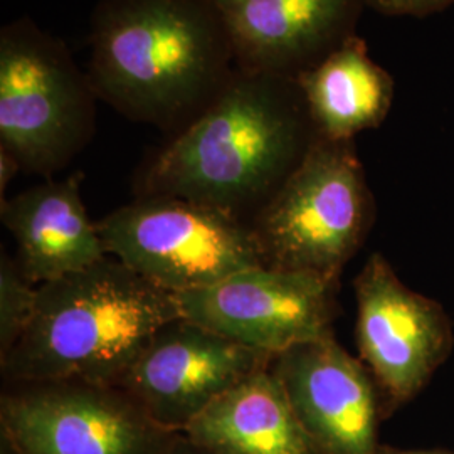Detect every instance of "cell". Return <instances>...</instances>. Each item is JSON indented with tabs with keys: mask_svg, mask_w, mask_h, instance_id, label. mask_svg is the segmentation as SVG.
Masks as SVG:
<instances>
[{
	"mask_svg": "<svg viewBox=\"0 0 454 454\" xmlns=\"http://www.w3.org/2000/svg\"><path fill=\"white\" fill-rule=\"evenodd\" d=\"M315 137L296 78L238 67L211 105L144 165L138 195L182 197L251 223Z\"/></svg>",
	"mask_w": 454,
	"mask_h": 454,
	"instance_id": "obj_1",
	"label": "cell"
},
{
	"mask_svg": "<svg viewBox=\"0 0 454 454\" xmlns=\"http://www.w3.org/2000/svg\"><path fill=\"white\" fill-rule=\"evenodd\" d=\"M90 44L98 99L165 130L191 123L238 71L211 0H99Z\"/></svg>",
	"mask_w": 454,
	"mask_h": 454,
	"instance_id": "obj_2",
	"label": "cell"
},
{
	"mask_svg": "<svg viewBox=\"0 0 454 454\" xmlns=\"http://www.w3.org/2000/svg\"><path fill=\"white\" fill-rule=\"evenodd\" d=\"M180 318L176 294L108 256L39 286L33 318L0 358L11 384L78 380L116 386L148 341Z\"/></svg>",
	"mask_w": 454,
	"mask_h": 454,
	"instance_id": "obj_3",
	"label": "cell"
},
{
	"mask_svg": "<svg viewBox=\"0 0 454 454\" xmlns=\"http://www.w3.org/2000/svg\"><path fill=\"white\" fill-rule=\"evenodd\" d=\"M372 217V192L354 140L317 135L249 224L262 266L339 283Z\"/></svg>",
	"mask_w": 454,
	"mask_h": 454,
	"instance_id": "obj_4",
	"label": "cell"
},
{
	"mask_svg": "<svg viewBox=\"0 0 454 454\" xmlns=\"http://www.w3.org/2000/svg\"><path fill=\"white\" fill-rule=\"evenodd\" d=\"M98 97L65 43L31 19L0 31V148L20 170L51 177L95 133Z\"/></svg>",
	"mask_w": 454,
	"mask_h": 454,
	"instance_id": "obj_5",
	"label": "cell"
},
{
	"mask_svg": "<svg viewBox=\"0 0 454 454\" xmlns=\"http://www.w3.org/2000/svg\"><path fill=\"white\" fill-rule=\"evenodd\" d=\"M97 227L108 256L172 294L262 266L247 221L182 197L138 195Z\"/></svg>",
	"mask_w": 454,
	"mask_h": 454,
	"instance_id": "obj_6",
	"label": "cell"
},
{
	"mask_svg": "<svg viewBox=\"0 0 454 454\" xmlns=\"http://www.w3.org/2000/svg\"><path fill=\"white\" fill-rule=\"evenodd\" d=\"M174 434L114 386L11 384L0 399V438L16 454H157Z\"/></svg>",
	"mask_w": 454,
	"mask_h": 454,
	"instance_id": "obj_7",
	"label": "cell"
},
{
	"mask_svg": "<svg viewBox=\"0 0 454 454\" xmlns=\"http://www.w3.org/2000/svg\"><path fill=\"white\" fill-rule=\"evenodd\" d=\"M339 283L258 266L176 294L180 317L268 356L333 335Z\"/></svg>",
	"mask_w": 454,
	"mask_h": 454,
	"instance_id": "obj_8",
	"label": "cell"
},
{
	"mask_svg": "<svg viewBox=\"0 0 454 454\" xmlns=\"http://www.w3.org/2000/svg\"><path fill=\"white\" fill-rule=\"evenodd\" d=\"M357 345L389 407L411 401L453 348V326L436 301L409 290L373 253L356 278Z\"/></svg>",
	"mask_w": 454,
	"mask_h": 454,
	"instance_id": "obj_9",
	"label": "cell"
},
{
	"mask_svg": "<svg viewBox=\"0 0 454 454\" xmlns=\"http://www.w3.org/2000/svg\"><path fill=\"white\" fill-rule=\"evenodd\" d=\"M273 358L180 317L163 325L114 387L163 429L184 433L223 394Z\"/></svg>",
	"mask_w": 454,
	"mask_h": 454,
	"instance_id": "obj_10",
	"label": "cell"
},
{
	"mask_svg": "<svg viewBox=\"0 0 454 454\" xmlns=\"http://www.w3.org/2000/svg\"><path fill=\"white\" fill-rule=\"evenodd\" d=\"M271 369L317 454H380V392L333 335L276 356Z\"/></svg>",
	"mask_w": 454,
	"mask_h": 454,
	"instance_id": "obj_11",
	"label": "cell"
},
{
	"mask_svg": "<svg viewBox=\"0 0 454 454\" xmlns=\"http://www.w3.org/2000/svg\"><path fill=\"white\" fill-rule=\"evenodd\" d=\"M241 69L298 78L354 35L362 0H211Z\"/></svg>",
	"mask_w": 454,
	"mask_h": 454,
	"instance_id": "obj_12",
	"label": "cell"
},
{
	"mask_svg": "<svg viewBox=\"0 0 454 454\" xmlns=\"http://www.w3.org/2000/svg\"><path fill=\"white\" fill-rule=\"evenodd\" d=\"M82 172L48 180L0 202L17 243V262L34 285L65 278L108 258L82 197Z\"/></svg>",
	"mask_w": 454,
	"mask_h": 454,
	"instance_id": "obj_13",
	"label": "cell"
},
{
	"mask_svg": "<svg viewBox=\"0 0 454 454\" xmlns=\"http://www.w3.org/2000/svg\"><path fill=\"white\" fill-rule=\"evenodd\" d=\"M184 434L211 454H317L271 364L223 394Z\"/></svg>",
	"mask_w": 454,
	"mask_h": 454,
	"instance_id": "obj_14",
	"label": "cell"
},
{
	"mask_svg": "<svg viewBox=\"0 0 454 454\" xmlns=\"http://www.w3.org/2000/svg\"><path fill=\"white\" fill-rule=\"evenodd\" d=\"M315 133L328 140H354L377 129L394 101V80L369 56L356 34L298 78Z\"/></svg>",
	"mask_w": 454,
	"mask_h": 454,
	"instance_id": "obj_15",
	"label": "cell"
},
{
	"mask_svg": "<svg viewBox=\"0 0 454 454\" xmlns=\"http://www.w3.org/2000/svg\"><path fill=\"white\" fill-rule=\"evenodd\" d=\"M39 286L24 275L16 258H0V358L16 345L33 318Z\"/></svg>",
	"mask_w": 454,
	"mask_h": 454,
	"instance_id": "obj_16",
	"label": "cell"
},
{
	"mask_svg": "<svg viewBox=\"0 0 454 454\" xmlns=\"http://www.w3.org/2000/svg\"><path fill=\"white\" fill-rule=\"evenodd\" d=\"M365 7L384 16H429L439 12L454 0H362Z\"/></svg>",
	"mask_w": 454,
	"mask_h": 454,
	"instance_id": "obj_17",
	"label": "cell"
},
{
	"mask_svg": "<svg viewBox=\"0 0 454 454\" xmlns=\"http://www.w3.org/2000/svg\"><path fill=\"white\" fill-rule=\"evenodd\" d=\"M157 454H211L204 448L197 446L194 441L187 438L184 433H176L167 441V444Z\"/></svg>",
	"mask_w": 454,
	"mask_h": 454,
	"instance_id": "obj_18",
	"label": "cell"
},
{
	"mask_svg": "<svg viewBox=\"0 0 454 454\" xmlns=\"http://www.w3.org/2000/svg\"><path fill=\"white\" fill-rule=\"evenodd\" d=\"M17 172H20V165L16 159L5 152L4 148H0V195L2 200L5 199V189L9 187V184L16 177Z\"/></svg>",
	"mask_w": 454,
	"mask_h": 454,
	"instance_id": "obj_19",
	"label": "cell"
},
{
	"mask_svg": "<svg viewBox=\"0 0 454 454\" xmlns=\"http://www.w3.org/2000/svg\"><path fill=\"white\" fill-rule=\"evenodd\" d=\"M380 454H454V453H444V451H395V450H387V448H382Z\"/></svg>",
	"mask_w": 454,
	"mask_h": 454,
	"instance_id": "obj_20",
	"label": "cell"
}]
</instances>
